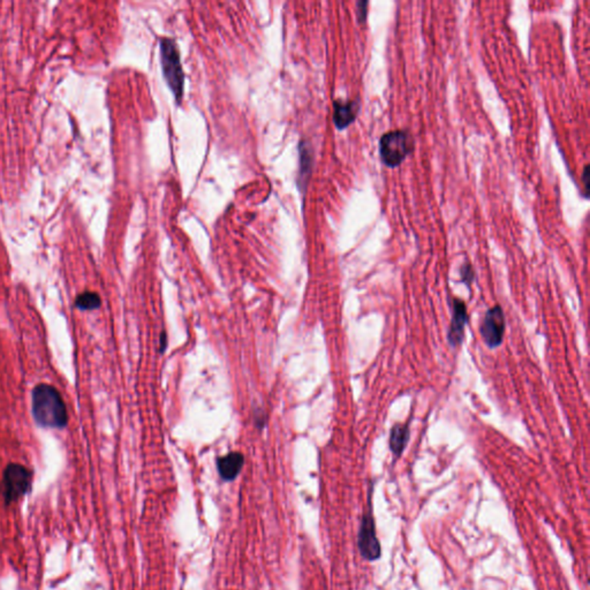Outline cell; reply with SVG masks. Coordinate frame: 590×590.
I'll return each instance as SVG.
<instances>
[{
	"label": "cell",
	"mask_w": 590,
	"mask_h": 590,
	"mask_svg": "<svg viewBox=\"0 0 590 590\" xmlns=\"http://www.w3.org/2000/svg\"><path fill=\"white\" fill-rule=\"evenodd\" d=\"M334 124L339 130H345L357 119L360 107L357 102L336 100L334 103Z\"/></svg>",
	"instance_id": "obj_9"
},
{
	"label": "cell",
	"mask_w": 590,
	"mask_h": 590,
	"mask_svg": "<svg viewBox=\"0 0 590 590\" xmlns=\"http://www.w3.org/2000/svg\"><path fill=\"white\" fill-rule=\"evenodd\" d=\"M160 61L164 77L173 91L178 102L184 96L185 75L181 66L180 54L173 40L163 37L160 38Z\"/></svg>",
	"instance_id": "obj_2"
},
{
	"label": "cell",
	"mask_w": 590,
	"mask_h": 590,
	"mask_svg": "<svg viewBox=\"0 0 590 590\" xmlns=\"http://www.w3.org/2000/svg\"><path fill=\"white\" fill-rule=\"evenodd\" d=\"M410 438V429L406 424H398L392 428L390 434V450L394 457H401L405 451L407 443Z\"/></svg>",
	"instance_id": "obj_10"
},
{
	"label": "cell",
	"mask_w": 590,
	"mask_h": 590,
	"mask_svg": "<svg viewBox=\"0 0 590 590\" xmlns=\"http://www.w3.org/2000/svg\"><path fill=\"white\" fill-rule=\"evenodd\" d=\"M244 464V458L240 452H231V453L218 459V473L223 480H235L238 475L240 474Z\"/></svg>",
	"instance_id": "obj_8"
},
{
	"label": "cell",
	"mask_w": 590,
	"mask_h": 590,
	"mask_svg": "<svg viewBox=\"0 0 590 590\" xmlns=\"http://www.w3.org/2000/svg\"><path fill=\"white\" fill-rule=\"evenodd\" d=\"M31 472L22 465L10 464L3 472V497L6 504L17 502L31 490Z\"/></svg>",
	"instance_id": "obj_4"
},
{
	"label": "cell",
	"mask_w": 590,
	"mask_h": 590,
	"mask_svg": "<svg viewBox=\"0 0 590 590\" xmlns=\"http://www.w3.org/2000/svg\"><path fill=\"white\" fill-rule=\"evenodd\" d=\"M102 301L98 294L95 292H84L77 297L75 306L82 311H93L100 307Z\"/></svg>",
	"instance_id": "obj_11"
},
{
	"label": "cell",
	"mask_w": 590,
	"mask_h": 590,
	"mask_svg": "<svg viewBox=\"0 0 590 590\" xmlns=\"http://www.w3.org/2000/svg\"><path fill=\"white\" fill-rule=\"evenodd\" d=\"M414 142L406 130H392L384 134L380 141V155L384 165L398 167L413 151Z\"/></svg>",
	"instance_id": "obj_3"
},
{
	"label": "cell",
	"mask_w": 590,
	"mask_h": 590,
	"mask_svg": "<svg viewBox=\"0 0 590 590\" xmlns=\"http://www.w3.org/2000/svg\"><path fill=\"white\" fill-rule=\"evenodd\" d=\"M301 177H307L311 172V150L306 147H301Z\"/></svg>",
	"instance_id": "obj_12"
},
{
	"label": "cell",
	"mask_w": 590,
	"mask_h": 590,
	"mask_svg": "<svg viewBox=\"0 0 590 590\" xmlns=\"http://www.w3.org/2000/svg\"><path fill=\"white\" fill-rule=\"evenodd\" d=\"M33 414L37 424L47 428H63L68 419L61 394L47 384H40L33 389Z\"/></svg>",
	"instance_id": "obj_1"
},
{
	"label": "cell",
	"mask_w": 590,
	"mask_h": 590,
	"mask_svg": "<svg viewBox=\"0 0 590 590\" xmlns=\"http://www.w3.org/2000/svg\"><path fill=\"white\" fill-rule=\"evenodd\" d=\"M357 545H359L361 556L364 559L375 561L380 557V544L377 538L376 526H375L371 507L364 514L361 520Z\"/></svg>",
	"instance_id": "obj_5"
},
{
	"label": "cell",
	"mask_w": 590,
	"mask_h": 590,
	"mask_svg": "<svg viewBox=\"0 0 590 590\" xmlns=\"http://www.w3.org/2000/svg\"><path fill=\"white\" fill-rule=\"evenodd\" d=\"M505 316L499 304L490 308L486 313L480 327L481 337L490 348H496L503 343L505 334Z\"/></svg>",
	"instance_id": "obj_6"
},
{
	"label": "cell",
	"mask_w": 590,
	"mask_h": 590,
	"mask_svg": "<svg viewBox=\"0 0 590 590\" xmlns=\"http://www.w3.org/2000/svg\"><path fill=\"white\" fill-rule=\"evenodd\" d=\"M468 323V313L464 301L456 299L453 301V317L451 320L450 330L447 339L451 346L457 347L464 339L465 327Z\"/></svg>",
	"instance_id": "obj_7"
},
{
	"label": "cell",
	"mask_w": 590,
	"mask_h": 590,
	"mask_svg": "<svg viewBox=\"0 0 590 590\" xmlns=\"http://www.w3.org/2000/svg\"><path fill=\"white\" fill-rule=\"evenodd\" d=\"M166 334H165V332H163V334H160V352H162V353H163L164 350H165V348H166Z\"/></svg>",
	"instance_id": "obj_15"
},
{
	"label": "cell",
	"mask_w": 590,
	"mask_h": 590,
	"mask_svg": "<svg viewBox=\"0 0 590 590\" xmlns=\"http://www.w3.org/2000/svg\"><path fill=\"white\" fill-rule=\"evenodd\" d=\"M367 1H360V3H357V17H359V21L361 22H364L366 20V17H367Z\"/></svg>",
	"instance_id": "obj_14"
},
{
	"label": "cell",
	"mask_w": 590,
	"mask_h": 590,
	"mask_svg": "<svg viewBox=\"0 0 590 590\" xmlns=\"http://www.w3.org/2000/svg\"><path fill=\"white\" fill-rule=\"evenodd\" d=\"M460 274L463 283L466 284L467 286L470 287V285L473 283L474 278H475V272H474L472 264H464V265L461 267Z\"/></svg>",
	"instance_id": "obj_13"
}]
</instances>
